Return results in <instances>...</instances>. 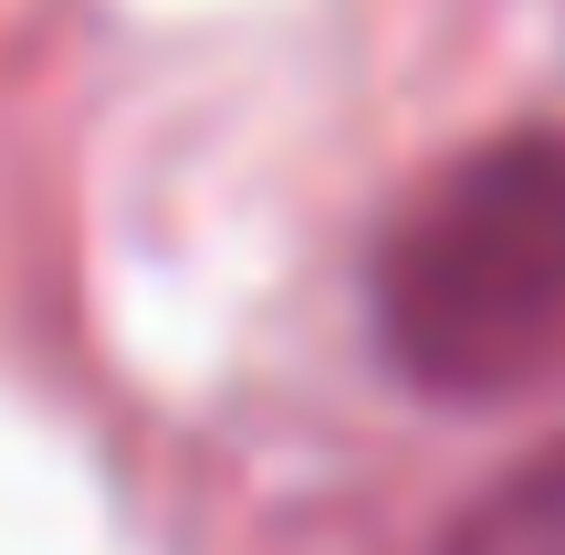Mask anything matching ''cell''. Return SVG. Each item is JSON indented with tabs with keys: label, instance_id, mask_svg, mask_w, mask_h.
Segmentation results:
<instances>
[{
	"label": "cell",
	"instance_id": "6da1fadb",
	"mask_svg": "<svg viewBox=\"0 0 565 555\" xmlns=\"http://www.w3.org/2000/svg\"><path fill=\"white\" fill-rule=\"evenodd\" d=\"M377 335L429 398H503L565 346V137L524 126L450 158L387 221Z\"/></svg>",
	"mask_w": 565,
	"mask_h": 555
},
{
	"label": "cell",
	"instance_id": "7a4b0ae2",
	"mask_svg": "<svg viewBox=\"0 0 565 555\" xmlns=\"http://www.w3.org/2000/svg\"><path fill=\"white\" fill-rule=\"evenodd\" d=\"M440 555H565V440L534 451L513 482H492V493L450 524Z\"/></svg>",
	"mask_w": 565,
	"mask_h": 555
}]
</instances>
